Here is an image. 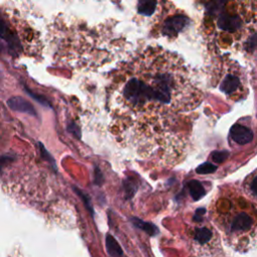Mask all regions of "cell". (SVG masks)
I'll return each mask as SVG.
<instances>
[{"label": "cell", "mask_w": 257, "mask_h": 257, "mask_svg": "<svg viewBox=\"0 0 257 257\" xmlns=\"http://www.w3.org/2000/svg\"><path fill=\"white\" fill-rule=\"evenodd\" d=\"M212 232L207 227L196 228L194 231V239L200 244H205L211 240Z\"/></svg>", "instance_id": "obj_10"}, {"label": "cell", "mask_w": 257, "mask_h": 257, "mask_svg": "<svg viewBox=\"0 0 257 257\" xmlns=\"http://www.w3.org/2000/svg\"><path fill=\"white\" fill-rule=\"evenodd\" d=\"M215 219L230 245L246 250L257 241V204L238 193L220 197L215 203Z\"/></svg>", "instance_id": "obj_2"}, {"label": "cell", "mask_w": 257, "mask_h": 257, "mask_svg": "<svg viewBox=\"0 0 257 257\" xmlns=\"http://www.w3.org/2000/svg\"><path fill=\"white\" fill-rule=\"evenodd\" d=\"M132 221H133V223L135 224V226H137L138 228H140V229L146 231V232L149 233L150 235H156V234L159 232L158 228H157L155 225L151 224V223L144 222V221H142V220H140V219H138V218H133Z\"/></svg>", "instance_id": "obj_11"}, {"label": "cell", "mask_w": 257, "mask_h": 257, "mask_svg": "<svg viewBox=\"0 0 257 257\" xmlns=\"http://www.w3.org/2000/svg\"><path fill=\"white\" fill-rule=\"evenodd\" d=\"M220 89L228 96H236L238 98L243 94L244 91V85L241 76L236 71L230 70L223 77L220 84Z\"/></svg>", "instance_id": "obj_3"}, {"label": "cell", "mask_w": 257, "mask_h": 257, "mask_svg": "<svg viewBox=\"0 0 257 257\" xmlns=\"http://www.w3.org/2000/svg\"><path fill=\"white\" fill-rule=\"evenodd\" d=\"M245 188L248 194L257 201V170L246 179Z\"/></svg>", "instance_id": "obj_8"}, {"label": "cell", "mask_w": 257, "mask_h": 257, "mask_svg": "<svg viewBox=\"0 0 257 257\" xmlns=\"http://www.w3.org/2000/svg\"><path fill=\"white\" fill-rule=\"evenodd\" d=\"M204 213H205V209H203V208H199V209L196 211V213H195V216L193 217L194 221H196V222H199V221H201L202 215H203Z\"/></svg>", "instance_id": "obj_14"}, {"label": "cell", "mask_w": 257, "mask_h": 257, "mask_svg": "<svg viewBox=\"0 0 257 257\" xmlns=\"http://www.w3.org/2000/svg\"><path fill=\"white\" fill-rule=\"evenodd\" d=\"M157 0H139L138 10L141 14L150 16L155 11Z\"/></svg>", "instance_id": "obj_9"}, {"label": "cell", "mask_w": 257, "mask_h": 257, "mask_svg": "<svg viewBox=\"0 0 257 257\" xmlns=\"http://www.w3.org/2000/svg\"><path fill=\"white\" fill-rule=\"evenodd\" d=\"M188 189H189V193L190 195L192 196L193 200L194 201H198L199 199H201L206 191H205V188L203 187V185L199 182V181H196V180H192L190 182H188Z\"/></svg>", "instance_id": "obj_6"}, {"label": "cell", "mask_w": 257, "mask_h": 257, "mask_svg": "<svg viewBox=\"0 0 257 257\" xmlns=\"http://www.w3.org/2000/svg\"><path fill=\"white\" fill-rule=\"evenodd\" d=\"M105 246H106L107 252L109 253V255L111 257H121L122 250H121L120 246L118 245V243L115 241V239L112 236L106 235Z\"/></svg>", "instance_id": "obj_7"}, {"label": "cell", "mask_w": 257, "mask_h": 257, "mask_svg": "<svg viewBox=\"0 0 257 257\" xmlns=\"http://www.w3.org/2000/svg\"><path fill=\"white\" fill-rule=\"evenodd\" d=\"M186 18L183 16H176L171 19H169L165 25L163 32L169 36H174L178 34L186 25Z\"/></svg>", "instance_id": "obj_5"}, {"label": "cell", "mask_w": 257, "mask_h": 257, "mask_svg": "<svg viewBox=\"0 0 257 257\" xmlns=\"http://www.w3.org/2000/svg\"><path fill=\"white\" fill-rule=\"evenodd\" d=\"M231 139L238 145H246L253 140V132L246 125L236 123L230 130Z\"/></svg>", "instance_id": "obj_4"}, {"label": "cell", "mask_w": 257, "mask_h": 257, "mask_svg": "<svg viewBox=\"0 0 257 257\" xmlns=\"http://www.w3.org/2000/svg\"><path fill=\"white\" fill-rule=\"evenodd\" d=\"M216 169H217V167L212 165L211 163H204L196 169V172L198 174H210V173H213L214 171H216Z\"/></svg>", "instance_id": "obj_12"}, {"label": "cell", "mask_w": 257, "mask_h": 257, "mask_svg": "<svg viewBox=\"0 0 257 257\" xmlns=\"http://www.w3.org/2000/svg\"><path fill=\"white\" fill-rule=\"evenodd\" d=\"M227 156H228L227 152H214L212 154V159L217 163H221L227 158Z\"/></svg>", "instance_id": "obj_13"}, {"label": "cell", "mask_w": 257, "mask_h": 257, "mask_svg": "<svg viewBox=\"0 0 257 257\" xmlns=\"http://www.w3.org/2000/svg\"><path fill=\"white\" fill-rule=\"evenodd\" d=\"M108 94L112 132L145 155L184 147L191 112L202 98L184 61L159 48H148L122 64Z\"/></svg>", "instance_id": "obj_1"}]
</instances>
